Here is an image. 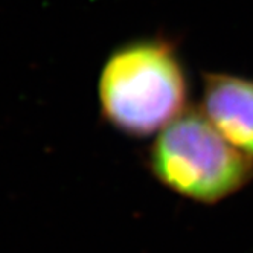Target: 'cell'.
<instances>
[{
  "instance_id": "cell-1",
  "label": "cell",
  "mask_w": 253,
  "mask_h": 253,
  "mask_svg": "<svg viewBox=\"0 0 253 253\" xmlns=\"http://www.w3.org/2000/svg\"><path fill=\"white\" fill-rule=\"evenodd\" d=\"M104 116L116 128L148 136L186 110L188 83L175 47L142 40L116 50L99 80Z\"/></svg>"
},
{
  "instance_id": "cell-2",
  "label": "cell",
  "mask_w": 253,
  "mask_h": 253,
  "mask_svg": "<svg viewBox=\"0 0 253 253\" xmlns=\"http://www.w3.org/2000/svg\"><path fill=\"white\" fill-rule=\"evenodd\" d=\"M150 168L165 188L208 205L224 200L253 180V159L227 142L197 108H186L159 131Z\"/></svg>"
},
{
  "instance_id": "cell-3",
  "label": "cell",
  "mask_w": 253,
  "mask_h": 253,
  "mask_svg": "<svg viewBox=\"0 0 253 253\" xmlns=\"http://www.w3.org/2000/svg\"><path fill=\"white\" fill-rule=\"evenodd\" d=\"M200 110L227 142L253 159V80L206 74Z\"/></svg>"
}]
</instances>
